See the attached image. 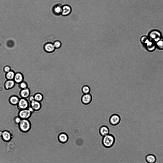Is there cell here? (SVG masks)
Segmentation results:
<instances>
[{
    "label": "cell",
    "instance_id": "1",
    "mask_svg": "<svg viewBox=\"0 0 163 163\" xmlns=\"http://www.w3.org/2000/svg\"><path fill=\"white\" fill-rule=\"evenodd\" d=\"M115 142V138L112 134H109L103 137L102 141L103 146L107 148L112 147Z\"/></svg>",
    "mask_w": 163,
    "mask_h": 163
},
{
    "label": "cell",
    "instance_id": "2",
    "mask_svg": "<svg viewBox=\"0 0 163 163\" xmlns=\"http://www.w3.org/2000/svg\"><path fill=\"white\" fill-rule=\"evenodd\" d=\"M149 39L155 43L163 37L161 32L157 29H153L147 35Z\"/></svg>",
    "mask_w": 163,
    "mask_h": 163
},
{
    "label": "cell",
    "instance_id": "3",
    "mask_svg": "<svg viewBox=\"0 0 163 163\" xmlns=\"http://www.w3.org/2000/svg\"><path fill=\"white\" fill-rule=\"evenodd\" d=\"M20 130L23 133L28 132L30 130L31 125L28 119H22L18 125Z\"/></svg>",
    "mask_w": 163,
    "mask_h": 163
},
{
    "label": "cell",
    "instance_id": "4",
    "mask_svg": "<svg viewBox=\"0 0 163 163\" xmlns=\"http://www.w3.org/2000/svg\"><path fill=\"white\" fill-rule=\"evenodd\" d=\"M29 103L27 99L20 98L17 105L19 110L27 109L29 106Z\"/></svg>",
    "mask_w": 163,
    "mask_h": 163
},
{
    "label": "cell",
    "instance_id": "5",
    "mask_svg": "<svg viewBox=\"0 0 163 163\" xmlns=\"http://www.w3.org/2000/svg\"><path fill=\"white\" fill-rule=\"evenodd\" d=\"M121 120V118L119 115L114 114L110 116L109 122L110 125L114 126L118 125L120 122Z\"/></svg>",
    "mask_w": 163,
    "mask_h": 163
},
{
    "label": "cell",
    "instance_id": "6",
    "mask_svg": "<svg viewBox=\"0 0 163 163\" xmlns=\"http://www.w3.org/2000/svg\"><path fill=\"white\" fill-rule=\"evenodd\" d=\"M32 113L28 109L19 110L18 113V116L22 119H28L31 116Z\"/></svg>",
    "mask_w": 163,
    "mask_h": 163
},
{
    "label": "cell",
    "instance_id": "7",
    "mask_svg": "<svg viewBox=\"0 0 163 163\" xmlns=\"http://www.w3.org/2000/svg\"><path fill=\"white\" fill-rule=\"evenodd\" d=\"M144 46L146 50L150 52L154 51L157 48L156 43L150 40Z\"/></svg>",
    "mask_w": 163,
    "mask_h": 163
},
{
    "label": "cell",
    "instance_id": "8",
    "mask_svg": "<svg viewBox=\"0 0 163 163\" xmlns=\"http://www.w3.org/2000/svg\"><path fill=\"white\" fill-rule=\"evenodd\" d=\"M12 135L10 131L7 130L3 131L1 138L2 140L4 141L8 142L11 140L12 138Z\"/></svg>",
    "mask_w": 163,
    "mask_h": 163
},
{
    "label": "cell",
    "instance_id": "9",
    "mask_svg": "<svg viewBox=\"0 0 163 163\" xmlns=\"http://www.w3.org/2000/svg\"><path fill=\"white\" fill-rule=\"evenodd\" d=\"M92 96L90 93L83 94L81 98L82 103L85 105H88L92 101Z\"/></svg>",
    "mask_w": 163,
    "mask_h": 163
},
{
    "label": "cell",
    "instance_id": "10",
    "mask_svg": "<svg viewBox=\"0 0 163 163\" xmlns=\"http://www.w3.org/2000/svg\"><path fill=\"white\" fill-rule=\"evenodd\" d=\"M43 48L45 52L49 53L53 52L55 49L53 43L50 42L45 43L44 45Z\"/></svg>",
    "mask_w": 163,
    "mask_h": 163
},
{
    "label": "cell",
    "instance_id": "11",
    "mask_svg": "<svg viewBox=\"0 0 163 163\" xmlns=\"http://www.w3.org/2000/svg\"><path fill=\"white\" fill-rule=\"evenodd\" d=\"M30 91L28 88L21 89L19 95L20 98L27 99L30 95Z\"/></svg>",
    "mask_w": 163,
    "mask_h": 163
},
{
    "label": "cell",
    "instance_id": "12",
    "mask_svg": "<svg viewBox=\"0 0 163 163\" xmlns=\"http://www.w3.org/2000/svg\"><path fill=\"white\" fill-rule=\"evenodd\" d=\"M20 98L19 94L18 95H12L9 97V102L12 105H17Z\"/></svg>",
    "mask_w": 163,
    "mask_h": 163
},
{
    "label": "cell",
    "instance_id": "13",
    "mask_svg": "<svg viewBox=\"0 0 163 163\" xmlns=\"http://www.w3.org/2000/svg\"><path fill=\"white\" fill-rule=\"evenodd\" d=\"M69 137L64 132H62L59 134L58 139L59 142L62 144L66 143L68 140Z\"/></svg>",
    "mask_w": 163,
    "mask_h": 163
},
{
    "label": "cell",
    "instance_id": "14",
    "mask_svg": "<svg viewBox=\"0 0 163 163\" xmlns=\"http://www.w3.org/2000/svg\"><path fill=\"white\" fill-rule=\"evenodd\" d=\"M29 105L35 111H38L41 108L42 105L40 102L34 100L29 103Z\"/></svg>",
    "mask_w": 163,
    "mask_h": 163
},
{
    "label": "cell",
    "instance_id": "15",
    "mask_svg": "<svg viewBox=\"0 0 163 163\" xmlns=\"http://www.w3.org/2000/svg\"><path fill=\"white\" fill-rule=\"evenodd\" d=\"M15 84L13 80H7L4 83V87L6 90L10 89L14 87Z\"/></svg>",
    "mask_w": 163,
    "mask_h": 163
},
{
    "label": "cell",
    "instance_id": "16",
    "mask_svg": "<svg viewBox=\"0 0 163 163\" xmlns=\"http://www.w3.org/2000/svg\"><path fill=\"white\" fill-rule=\"evenodd\" d=\"M99 132L100 135L103 137L109 134V130L107 126L103 125L100 127Z\"/></svg>",
    "mask_w": 163,
    "mask_h": 163
},
{
    "label": "cell",
    "instance_id": "17",
    "mask_svg": "<svg viewBox=\"0 0 163 163\" xmlns=\"http://www.w3.org/2000/svg\"><path fill=\"white\" fill-rule=\"evenodd\" d=\"M13 80L16 83H20L23 81V75L20 73H16L15 75Z\"/></svg>",
    "mask_w": 163,
    "mask_h": 163
},
{
    "label": "cell",
    "instance_id": "18",
    "mask_svg": "<svg viewBox=\"0 0 163 163\" xmlns=\"http://www.w3.org/2000/svg\"><path fill=\"white\" fill-rule=\"evenodd\" d=\"M71 11V8L69 5H65L62 8L61 14L63 16H66L69 15Z\"/></svg>",
    "mask_w": 163,
    "mask_h": 163
},
{
    "label": "cell",
    "instance_id": "19",
    "mask_svg": "<svg viewBox=\"0 0 163 163\" xmlns=\"http://www.w3.org/2000/svg\"><path fill=\"white\" fill-rule=\"evenodd\" d=\"M146 160L148 163H155L156 161V158L154 155L150 154L146 156Z\"/></svg>",
    "mask_w": 163,
    "mask_h": 163
},
{
    "label": "cell",
    "instance_id": "20",
    "mask_svg": "<svg viewBox=\"0 0 163 163\" xmlns=\"http://www.w3.org/2000/svg\"><path fill=\"white\" fill-rule=\"evenodd\" d=\"M33 96L35 100L38 102H41L43 100V94L40 92H37L35 93Z\"/></svg>",
    "mask_w": 163,
    "mask_h": 163
},
{
    "label": "cell",
    "instance_id": "21",
    "mask_svg": "<svg viewBox=\"0 0 163 163\" xmlns=\"http://www.w3.org/2000/svg\"><path fill=\"white\" fill-rule=\"evenodd\" d=\"M156 48L159 50H163V38L156 43Z\"/></svg>",
    "mask_w": 163,
    "mask_h": 163
},
{
    "label": "cell",
    "instance_id": "22",
    "mask_svg": "<svg viewBox=\"0 0 163 163\" xmlns=\"http://www.w3.org/2000/svg\"><path fill=\"white\" fill-rule=\"evenodd\" d=\"M81 90L83 94H87L90 93L91 91V88L88 86L85 85L82 86Z\"/></svg>",
    "mask_w": 163,
    "mask_h": 163
},
{
    "label": "cell",
    "instance_id": "23",
    "mask_svg": "<svg viewBox=\"0 0 163 163\" xmlns=\"http://www.w3.org/2000/svg\"><path fill=\"white\" fill-rule=\"evenodd\" d=\"M15 75L13 71H10L6 73L5 76L7 80H13L14 79Z\"/></svg>",
    "mask_w": 163,
    "mask_h": 163
},
{
    "label": "cell",
    "instance_id": "24",
    "mask_svg": "<svg viewBox=\"0 0 163 163\" xmlns=\"http://www.w3.org/2000/svg\"><path fill=\"white\" fill-rule=\"evenodd\" d=\"M150 40L148 36L144 35L142 36L140 38V41L143 45Z\"/></svg>",
    "mask_w": 163,
    "mask_h": 163
},
{
    "label": "cell",
    "instance_id": "25",
    "mask_svg": "<svg viewBox=\"0 0 163 163\" xmlns=\"http://www.w3.org/2000/svg\"><path fill=\"white\" fill-rule=\"evenodd\" d=\"M18 86L21 89L28 87V85L26 81H24L18 84Z\"/></svg>",
    "mask_w": 163,
    "mask_h": 163
},
{
    "label": "cell",
    "instance_id": "26",
    "mask_svg": "<svg viewBox=\"0 0 163 163\" xmlns=\"http://www.w3.org/2000/svg\"><path fill=\"white\" fill-rule=\"evenodd\" d=\"M62 7L61 5H58L54 7V13L56 14H59L61 13Z\"/></svg>",
    "mask_w": 163,
    "mask_h": 163
},
{
    "label": "cell",
    "instance_id": "27",
    "mask_svg": "<svg viewBox=\"0 0 163 163\" xmlns=\"http://www.w3.org/2000/svg\"><path fill=\"white\" fill-rule=\"evenodd\" d=\"M53 43L55 49L60 48L61 47L62 45L61 42L58 40L55 41Z\"/></svg>",
    "mask_w": 163,
    "mask_h": 163
},
{
    "label": "cell",
    "instance_id": "28",
    "mask_svg": "<svg viewBox=\"0 0 163 163\" xmlns=\"http://www.w3.org/2000/svg\"><path fill=\"white\" fill-rule=\"evenodd\" d=\"M13 120L15 124L17 125H19L21 122L22 119L18 116V114L14 117Z\"/></svg>",
    "mask_w": 163,
    "mask_h": 163
},
{
    "label": "cell",
    "instance_id": "29",
    "mask_svg": "<svg viewBox=\"0 0 163 163\" xmlns=\"http://www.w3.org/2000/svg\"><path fill=\"white\" fill-rule=\"evenodd\" d=\"M29 103L35 100L33 95H31L29 97L27 98Z\"/></svg>",
    "mask_w": 163,
    "mask_h": 163
},
{
    "label": "cell",
    "instance_id": "30",
    "mask_svg": "<svg viewBox=\"0 0 163 163\" xmlns=\"http://www.w3.org/2000/svg\"><path fill=\"white\" fill-rule=\"evenodd\" d=\"M10 67L7 66H5L4 68V71L5 72H8L10 71Z\"/></svg>",
    "mask_w": 163,
    "mask_h": 163
},
{
    "label": "cell",
    "instance_id": "31",
    "mask_svg": "<svg viewBox=\"0 0 163 163\" xmlns=\"http://www.w3.org/2000/svg\"><path fill=\"white\" fill-rule=\"evenodd\" d=\"M32 113H33L35 112V111L33 109L30 105L27 109Z\"/></svg>",
    "mask_w": 163,
    "mask_h": 163
},
{
    "label": "cell",
    "instance_id": "32",
    "mask_svg": "<svg viewBox=\"0 0 163 163\" xmlns=\"http://www.w3.org/2000/svg\"><path fill=\"white\" fill-rule=\"evenodd\" d=\"M3 131L0 130V137H1L2 135Z\"/></svg>",
    "mask_w": 163,
    "mask_h": 163
}]
</instances>
